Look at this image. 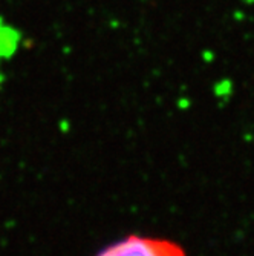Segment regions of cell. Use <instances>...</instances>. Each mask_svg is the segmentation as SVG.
Returning <instances> with one entry per match:
<instances>
[{"label": "cell", "mask_w": 254, "mask_h": 256, "mask_svg": "<svg viewBox=\"0 0 254 256\" xmlns=\"http://www.w3.org/2000/svg\"><path fill=\"white\" fill-rule=\"evenodd\" d=\"M97 256H187L184 247L167 238L129 235L103 248Z\"/></svg>", "instance_id": "cell-1"}, {"label": "cell", "mask_w": 254, "mask_h": 256, "mask_svg": "<svg viewBox=\"0 0 254 256\" xmlns=\"http://www.w3.org/2000/svg\"><path fill=\"white\" fill-rule=\"evenodd\" d=\"M23 34L15 26L9 25L0 16V62L12 58L20 50Z\"/></svg>", "instance_id": "cell-2"}]
</instances>
